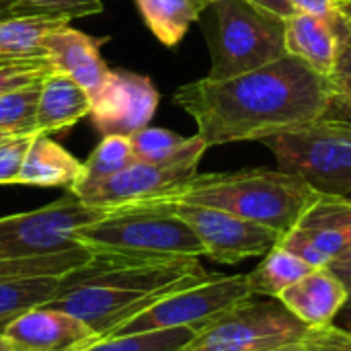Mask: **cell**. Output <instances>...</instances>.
I'll return each mask as SVG.
<instances>
[{
    "instance_id": "6da1fadb",
    "label": "cell",
    "mask_w": 351,
    "mask_h": 351,
    "mask_svg": "<svg viewBox=\"0 0 351 351\" xmlns=\"http://www.w3.org/2000/svg\"><path fill=\"white\" fill-rule=\"evenodd\" d=\"M339 86L294 56L226 80L199 78L175 90L210 146L263 140L321 119Z\"/></svg>"
},
{
    "instance_id": "7a4b0ae2",
    "label": "cell",
    "mask_w": 351,
    "mask_h": 351,
    "mask_svg": "<svg viewBox=\"0 0 351 351\" xmlns=\"http://www.w3.org/2000/svg\"><path fill=\"white\" fill-rule=\"evenodd\" d=\"M208 276L199 259L191 257L150 261L93 257L66 276L62 294L47 306L76 317L97 337H107L167 294Z\"/></svg>"
},
{
    "instance_id": "3957f363",
    "label": "cell",
    "mask_w": 351,
    "mask_h": 351,
    "mask_svg": "<svg viewBox=\"0 0 351 351\" xmlns=\"http://www.w3.org/2000/svg\"><path fill=\"white\" fill-rule=\"evenodd\" d=\"M319 197V191L290 173L278 169H245L195 175L171 195L156 202L216 208L286 234L298 226Z\"/></svg>"
},
{
    "instance_id": "277c9868",
    "label": "cell",
    "mask_w": 351,
    "mask_h": 351,
    "mask_svg": "<svg viewBox=\"0 0 351 351\" xmlns=\"http://www.w3.org/2000/svg\"><path fill=\"white\" fill-rule=\"evenodd\" d=\"M76 243L101 259L204 257V247L189 224L154 204L111 210L101 220L78 228Z\"/></svg>"
},
{
    "instance_id": "5b68a950",
    "label": "cell",
    "mask_w": 351,
    "mask_h": 351,
    "mask_svg": "<svg viewBox=\"0 0 351 351\" xmlns=\"http://www.w3.org/2000/svg\"><path fill=\"white\" fill-rule=\"evenodd\" d=\"M208 10L210 80L234 78L288 56L284 16L249 0H214Z\"/></svg>"
},
{
    "instance_id": "8992f818",
    "label": "cell",
    "mask_w": 351,
    "mask_h": 351,
    "mask_svg": "<svg viewBox=\"0 0 351 351\" xmlns=\"http://www.w3.org/2000/svg\"><path fill=\"white\" fill-rule=\"evenodd\" d=\"M278 171L290 173L323 195L351 193V125L321 117L298 130L261 140Z\"/></svg>"
},
{
    "instance_id": "52a82bcc",
    "label": "cell",
    "mask_w": 351,
    "mask_h": 351,
    "mask_svg": "<svg viewBox=\"0 0 351 351\" xmlns=\"http://www.w3.org/2000/svg\"><path fill=\"white\" fill-rule=\"evenodd\" d=\"M257 298L251 292L249 276H208L206 280L167 294L107 337H123L167 329L199 331L230 308Z\"/></svg>"
},
{
    "instance_id": "ba28073f",
    "label": "cell",
    "mask_w": 351,
    "mask_h": 351,
    "mask_svg": "<svg viewBox=\"0 0 351 351\" xmlns=\"http://www.w3.org/2000/svg\"><path fill=\"white\" fill-rule=\"evenodd\" d=\"M208 150V144L195 134L187 148L167 162L136 160L128 169L95 183L76 185L70 189L84 206L101 210H119L140 204H150L171 195L197 175V165Z\"/></svg>"
},
{
    "instance_id": "9c48e42d",
    "label": "cell",
    "mask_w": 351,
    "mask_h": 351,
    "mask_svg": "<svg viewBox=\"0 0 351 351\" xmlns=\"http://www.w3.org/2000/svg\"><path fill=\"white\" fill-rule=\"evenodd\" d=\"M306 331L280 300L251 298L195 331L179 351H269L302 339Z\"/></svg>"
},
{
    "instance_id": "30bf717a",
    "label": "cell",
    "mask_w": 351,
    "mask_h": 351,
    "mask_svg": "<svg viewBox=\"0 0 351 351\" xmlns=\"http://www.w3.org/2000/svg\"><path fill=\"white\" fill-rule=\"evenodd\" d=\"M109 212L84 206L68 191V195L39 210L0 218V253L25 257L78 249L76 230Z\"/></svg>"
},
{
    "instance_id": "8fae6325",
    "label": "cell",
    "mask_w": 351,
    "mask_h": 351,
    "mask_svg": "<svg viewBox=\"0 0 351 351\" xmlns=\"http://www.w3.org/2000/svg\"><path fill=\"white\" fill-rule=\"evenodd\" d=\"M152 204L171 210L183 222H187L204 247V257L216 263L234 265L245 259L265 255L282 239L280 232L267 226H261L257 222L239 218L234 214L216 208L181 204V202H152Z\"/></svg>"
},
{
    "instance_id": "7c38bea8",
    "label": "cell",
    "mask_w": 351,
    "mask_h": 351,
    "mask_svg": "<svg viewBox=\"0 0 351 351\" xmlns=\"http://www.w3.org/2000/svg\"><path fill=\"white\" fill-rule=\"evenodd\" d=\"M158 99L148 76L111 70L105 86L90 103V117L105 136H132L150 123Z\"/></svg>"
},
{
    "instance_id": "4fadbf2b",
    "label": "cell",
    "mask_w": 351,
    "mask_h": 351,
    "mask_svg": "<svg viewBox=\"0 0 351 351\" xmlns=\"http://www.w3.org/2000/svg\"><path fill=\"white\" fill-rule=\"evenodd\" d=\"M0 335L10 351H72L97 339L82 321L47 304L14 317L0 329Z\"/></svg>"
},
{
    "instance_id": "5bb4252c",
    "label": "cell",
    "mask_w": 351,
    "mask_h": 351,
    "mask_svg": "<svg viewBox=\"0 0 351 351\" xmlns=\"http://www.w3.org/2000/svg\"><path fill=\"white\" fill-rule=\"evenodd\" d=\"M103 41L105 39L90 37L78 29H72L70 25H62L49 33L43 43L49 66L68 74L76 84H80L90 97V103L97 99L111 74V68L101 58Z\"/></svg>"
},
{
    "instance_id": "9a60e30c",
    "label": "cell",
    "mask_w": 351,
    "mask_h": 351,
    "mask_svg": "<svg viewBox=\"0 0 351 351\" xmlns=\"http://www.w3.org/2000/svg\"><path fill=\"white\" fill-rule=\"evenodd\" d=\"M350 298L343 282L329 269H311L280 294L284 308L308 329L333 325Z\"/></svg>"
},
{
    "instance_id": "2e32d148",
    "label": "cell",
    "mask_w": 351,
    "mask_h": 351,
    "mask_svg": "<svg viewBox=\"0 0 351 351\" xmlns=\"http://www.w3.org/2000/svg\"><path fill=\"white\" fill-rule=\"evenodd\" d=\"M286 49L315 72L337 82L343 62V41L333 21L302 12L288 16Z\"/></svg>"
},
{
    "instance_id": "e0dca14e",
    "label": "cell",
    "mask_w": 351,
    "mask_h": 351,
    "mask_svg": "<svg viewBox=\"0 0 351 351\" xmlns=\"http://www.w3.org/2000/svg\"><path fill=\"white\" fill-rule=\"evenodd\" d=\"M90 115V97L80 84L60 70H49L41 78L35 130L39 136H49L72 128L82 117Z\"/></svg>"
},
{
    "instance_id": "ac0fdd59",
    "label": "cell",
    "mask_w": 351,
    "mask_h": 351,
    "mask_svg": "<svg viewBox=\"0 0 351 351\" xmlns=\"http://www.w3.org/2000/svg\"><path fill=\"white\" fill-rule=\"evenodd\" d=\"M82 162L66 148L49 140V136H35L27 148L16 185L31 187H62L72 189L80 179Z\"/></svg>"
},
{
    "instance_id": "d6986e66",
    "label": "cell",
    "mask_w": 351,
    "mask_h": 351,
    "mask_svg": "<svg viewBox=\"0 0 351 351\" xmlns=\"http://www.w3.org/2000/svg\"><path fill=\"white\" fill-rule=\"evenodd\" d=\"M62 25L70 23L49 16H10L0 21V58L14 62L47 60L43 43Z\"/></svg>"
},
{
    "instance_id": "ffe728a7",
    "label": "cell",
    "mask_w": 351,
    "mask_h": 351,
    "mask_svg": "<svg viewBox=\"0 0 351 351\" xmlns=\"http://www.w3.org/2000/svg\"><path fill=\"white\" fill-rule=\"evenodd\" d=\"M136 4L148 29L169 47L177 45L191 23H195L210 6L208 0H136Z\"/></svg>"
},
{
    "instance_id": "44dd1931",
    "label": "cell",
    "mask_w": 351,
    "mask_h": 351,
    "mask_svg": "<svg viewBox=\"0 0 351 351\" xmlns=\"http://www.w3.org/2000/svg\"><path fill=\"white\" fill-rule=\"evenodd\" d=\"M66 276H37L0 282V329L14 317L49 304L64 290Z\"/></svg>"
},
{
    "instance_id": "7402d4cb",
    "label": "cell",
    "mask_w": 351,
    "mask_h": 351,
    "mask_svg": "<svg viewBox=\"0 0 351 351\" xmlns=\"http://www.w3.org/2000/svg\"><path fill=\"white\" fill-rule=\"evenodd\" d=\"M313 267L304 263L300 257L276 245L269 253L263 255V261L247 276L253 296L278 300L286 288L296 284Z\"/></svg>"
},
{
    "instance_id": "603a6c76",
    "label": "cell",
    "mask_w": 351,
    "mask_h": 351,
    "mask_svg": "<svg viewBox=\"0 0 351 351\" xmlns=\"http://www.w3.org/2000/svg\"><path fill=\"white\" fill-rule=\"evenodd\" d=\"M93 253L84 247L49 253V255H4L0 253V282L21 280V278H37V276H68L86 263H90Z\"/></svg>"
},
{
    "instance_id": "cb8c5ba5",
    "label": "cell",
    "mask_w": 351,
    "mask_h": 351,
    "mask_svg": "<svg viewBox=\"0 0 351 351\" xmlns=\"http://www.w3.org/2000/svg\"><path fill=\"white\" fill-rule=\"evenodd\" d=\"M278 247L294 253L313 269L329 267V263L339 257L350 245L346 237L331 228H313V226H296L290 232L282 234Z\"/></svg>"
},
{
    "instance_id": "d4e9b609",
    "label": "cell",
    "mask_w": 351,
    "mask_h": 351,
    "mask_svg": "<svg viewBox=\"0 0 351 351\" xmlns=\"http://www.w3.org/2000/svg\"><path fill=\"white\" fill-rule=\"evenodd\" d=\"M193 333V329H167L123 337H97L72 351H179Z\"/></svg>"
},
{
    "instance_id": "484cf974",
    "label": "cell",
    "mask_w": 351,
    "mask_h": 351,
    "mask_svg": "<svg viewBox=\"0 0 351 351\" xmlns=\"http://www.w3.org/2000/svg\"><path fill=\"white\" fill-rule=\"evenodd\" d=\"M132 162H136V156L130 136H105L90 152V156L82 162V173L76 185L95 183L105 177H111L128 169Z\"/></svg>"
},
{
    "instance_id": "4316f807",
    "label": "cell",
    "mask_w": 351,
    "mask_h": 351,
    "mask_svg": "<svg viewBox=\"0 0 351 351\" xmlns=\"http://www.w3.org/2000/svg\"><path fill=\"white\" fill-rule=\"evenodd\" d=\"M41 80L0 95V132L8 136L37 134L35 115Z\"/></svg>"
},
{
    "instance_id": "83f0119b",
    "label": "cell",
    "mask_w": 351,
    "mask_h": 351,
    "mask_svg": "<svg viewBox=\"0 0 351 351\" xmlns=\"http://www.w3.org/2000/svg\"><path fill=\"white\" fill-rule=\"evenodd\" d=\"M12 16H49V19H82L103 12L101 0H2Z\"/></svg>"
},
{
    "instance_id": "f1b7e54d",
    "label": "cell",
    "mask_w": 351,
    "mask_h": 351,
    "mask_svg": "<svg viewBox=\"0 0 351 351\" xmlns=\"http://www.w3.org/2000/svg\"><path fill=\"white\" fill-rule=\"evenodd\" d=\"M130 140H132L136 160L154 162V165L173 160L189 144V138H183L171 130H165V128H150V125L132 134Z\"/></svg>"
},
{
    "instance_id": "f546056e",
    "label": "cell",
    "mask_w": 351,
    "mask_h": 351,
    "mask_svg": "<svg viewBox=\"0 0 351 351\" xmlns=\"http://www.w3.org/2000/svg\"><path fill=\"white\" fill-rule=\"evenodd\" d=\"M298 226L313 228H331L346 237L351 247V199L339 195H323L313 204V208L304 214ZM348 247V249H350Z\"/></svg>"
},
{
    "instance_id": "4dcf8cb0",
    "label": "cell",
    "mask_w": 351,
    "mask_h": 351,
    "mask_svg": "<svg viewBox=\"0 0 351 351\" xmlns=\"http://www.w3.org/2000/svg\"><path fill=\"white\" fill-rule=\"evenodd\" d=\"M37 134L8 136L0 140V185H16L29 144Z\"/></svg>"
},
{
    "instance_id": "1f68e13d",
    "label": "cell",
    "mask_w": 351,
    "mask_h": 351,
    "mask_svg": "<svg viewBox=\"0 0 351 351\" xmlns=\"http://www.w3.org/2000/svg\"><path fill=\"white\" fill-rule=\"evenodd\" d=\"M51 70L47 60H37V62H27V64H12V66H2L0 68V95L31 82L41 80L47 72Z\"/></svg>"
},
{
    "instance_id": "d6a6232c",
    "label": "cell",
    "mask_w": 351,
    "mask_h": 351,
    "mask_svg": "<svg viewBox=\"0 0 351 351\" xmlns=\"http://www.w3.org/2000/svg\"><path fill=\"white\" fill-rule=\"evenodd\" d=\"M304 343L308 351H351V333L335 327H319V329H308L304 335Z\"/></svg>"
},
{
    "instance_id": "836d02e7",
    "label": "cell",
    "mask_w": 351,
    "mask_h": 351,
    "mask_svg": "<svg viewBox=\"0 0 351 351\" xmlns=\"http://www.w3.org/2000/svg\"><path fill=\"white\" fill-rule=\"evenodd\" d=\"M333 23L343 41V62H341V74H339L341 78L351 70V0H337V12H335Z\"/></svg>"
},
{
    "instance_id": "e575fe53",
    "label": "cell",
    "mask_w": 351,
    "mask_h": 351,
    "mask_svg": "<svg viewBox=\"0 0 351 351\" xmlns=\"http://www.w3.org/2000/svg\"><path fill=\"white\" fill-rule=\"evenodd\" d=\"M296 12L333 21L337 12V0H290Z\"/></svg>"
},
{
    "instance_id": "d590c367",
    "label": "cell",
    "mask_w": 351,
    "mask_h": 351,
    "mask_svg": "<svg viewBox=\"0 0 351 351\" xmlns=\"http://www.w3.org/2000/svg\"><path fill=\"white\" fill-rule=\"evenodd\" d=\"M329 269L343 282V286L348 288V292H350V298H348V302H346V306H343V315H351V247L350 249H346L339 257H335L331 263H329Z\"/></svg>"
},
{
    "instance_id": "8d00e7d4",
    "label": "cell",
    "mask_w": 351,
    "mask_h": 351,
    "mask_svg": "<svg viewBox=\"0 0 351 351\" xmlns=\"http://www.w3.org/2000/svg\"><path fill=\"white\" fill-rule=\"evenodd\" d=\"M325 117H331V119H337V121H343V123H350L351 125L350 93H341V90H337V95H335V99L331 101V107L327 109Z\"/></svg>"
},
{
    "instance_id": "74e56055",
    "label": "cell",
    "mask_w": 351,
    "mask_h": 351,
    "mask_svg": "<svg viewBox=\"0 0 351 351\" xmlns=\"http://www.w3.org/2000/svg\"><path fill=\"white\" fill-rule=\"evenodd\" d=\"M249 2H253V4H257L261 8H267V10H271V12H276V14H280L284 19L296 14V10H294L290 0H249Z\"/></svg>"
},
{
    "instance_id": "f35d334b",
    "label": "cell",
    "mask_w": 351,
    "mask_h": 351,
    "mask_svg": "<svg viewBox=\"0 0 351 351\" xmlns=\"http://www.w3.org/2000/svg\"><path fill=\"white\" fill-rule=\"evenodd\" d=\"M269 351H308V350H306V343H304V337H302V339H298V341H292V343H286V346H280V348H276V350H269Z\"/></svg>"
},
{
    "instance_id": "ab89813d",
    "label": "cell",
    "mask_w": 351,
    "mask_h": 351,
    "mask_svg": "<svg viewBox=\"0 0 351 351\" xmlns=\"http://www.w3.org/2000/svg\"><path fill=\"white\" fill-rule=\"evenodd\" d=\"M337 86H339L341 93H350L351 95V70L346 76H341V78L337 80Z\"/></svg>"
},
{
    "instance_id": "60d3db41",
    "label": "cell",
    "mask_w": 351,
    "mask_h": 351,
    "mask_svg": "<svg viewBox=\"0 0 351 351\" xmlns=\"http://www.w3.org/2000/svg\"><path fill=\"white\" fill-rule=\"evenodd\" d=\"M12 16V12L8 10V6L0 0V21H4V19H10Z\"/></svg>"
},
{
    "instance_id": "b9f144b4",
    "label": "cell",
    "mask_w": 351,
    "mask_h": 351,
    "mask_svg": "<svg viewBox=\"0 0 351 351\" xmlns=\"http://www.w3.org/2000/svg\"><path fill=\"white\" fill-rule=\"evenodd\" d=\"M29 62H37V60H29ZM12 64H27V62H14V60L0 58V68H2V66H12Z\"/></svg>"
},
{
    "instance_id": "7bdbcfd3",
    "label": "cell",
    "mask_w": 351,
    "mask_h": 351,
    "mask_svg": "<svg viewBox=\"0 0 351 351\" xmlns=\"http://www.w3.org/2000/svg\"><path fill=\"white\" fill-rule=\"evenodd\" d=\"M341 329H346V331H350L351 333V315H343V325H341Z\"/></svg>"
},
{
    "instance_id": "ee69618b",
    "label": "cell",
    "mask_w": 351,
    "mask_h": 351,
    "mask_svg": "<svg viewBox=\"0 0 351 351\" xmlns=\"http://www.w3.org/2000/svg\"><path fill=\"white\" fill-rule=\"evenodd\" d=\"M0 351H10V346H8V341L0 335Z\"/></svg>"
},
{
    "instance_id": "f6af8a7d",
    "label": "cell",
    "mask_w": 351,
    "mask_h": 351,
    "mask_svg": "<svg viewBox=\"0 0 351 351\" xmlns=\"http://www.w3.org/2000/svg\"><path fill=\"white\" fill-rule=\"evenodd\" d=\"M4 138H8V134H2V132H0V140H4Z\"/></svg>"
},
{
    "instance_id": "bcb514c9",
    "label": "cell",
    "mask_w": 351,
    "mask_h": 351,
    "mask_svg": "<svg viewBox=\"0 0 351 351\" xmlns=\"http://www.w3.org/2000/svg\"><path fill=\"white\" fill-rule=\"evenodd\" d=\"M208 2H210V4H212V2H214V0H208Z\"/></svg>"
}]
</instances>
